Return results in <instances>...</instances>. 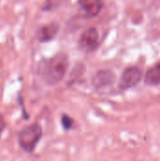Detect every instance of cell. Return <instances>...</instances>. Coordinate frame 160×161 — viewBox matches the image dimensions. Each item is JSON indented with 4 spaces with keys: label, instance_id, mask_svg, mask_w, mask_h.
<instances>
[{
    "label": "cell",
    "instance_id": "cell-8",
    "mask_svg": "<svg viewBox=\"0 0 160 161\" xmlns=\"http://www.w3.org/2000/svg\"><path fill=\"white\" fill-rule=\"evenodd\" d=\"M144 82L148 86L160 85V61L148 70L144 77Z\"/></svg>",
    "mask_w": 160,
    "mask_h": 161
},
{
    "label": "cell",
    "instance_id": "cell-7",
    "mask_svg": "<svg viewBox=\"0 0 160 161\" xmlns=\"http://www.w3.org/2000/svg\"><path fill=\"white\" fill-rule=\"evenodd\" d=\"M58 30H59V25L55 22L44 25L37 30L36 33L37 40L42 43L51 42L56 38V36L58 33Z\"/></svg>",
    "mask_w": 160,
    "mask_h": 161
},
{
    "label": "cell",
    "instance_id": "cell-6",
    "mask_svg": "<svg viewBox=\"0 0 160 161\" xmlns=\"http://www.w3.org/2000/svg\"><path fill=\"white\" fill-rule=\"evenodd\" d=\"M77 5L84 14L90 18L98 16L104 7L103 0H77Z\"/></svg>",
    "mask_w": 160,
    "mask_h": 161
},
{
    "label": "cell",
    "instance_id": "cell-11",
    "mask_svg": "<svg viewBox=\"0 0 160 161\" xmlns=\"http://www.w3.org/2000/svg\"><path fill=\"white\" fill-rule=\"evenodd\" d=\"M5 127H6V122L4 120L3 116L0 115V136H1V134L3 132V130L5 129Z\"/></svg>",
    "mask_w": 160,
    "mask_h": 161
},
{
    "label": "cell",
    "instance_id": "cell-9",
    "mask_svg": "<svg viewBox=\"0 0 160 161\" xmlns=\"http://www.w3.org/2000/svg\"><path fill=\"white\" fill-rule=\"evenodd\" d=\"M67 0H44L43 10L53 11L60 8Z\"/></svg>",
    "mask_w": 160,
    "mask_h": 161
},
{
    "label": "cell",
    "instance_id": "cell-4",
    "mask_svg": "<svg viewBox=\"0 0 160 161\" xmlns=\"http://www.w3.org/2000/svg\"><path fill=\"white\" fill-rule=\"evenodd\" d=\"M141 71L138 67L126 68L122 74L119 82V89L125 91L137 86L141 79Z\"/></svg>",
    "mask_w": 160,
    "mask_h": 161
},
{
    "label": "cell",
    "instance_id": "cell-5",
    "mask_svg": "<svg viewBox=\"0 0 160 161\" xmlns=\"http://www.w3.org/2000/svg\"><path fill=\"white\" fill-rule=\"evenodd\" d=\"M115 81V75L109 70H100L92 77L91 84L96 90L111 86Z\"/></svg>",
    "mask_w": 160,
    "mask_h": 161
},
{
    "label": "cell",
    "instance_id": "cell-2",
    "mask_svg": "<svg viewBox=\"0 0 160 161\" xmlns=\"http://www.w3.org/2000/svg\"><path fill=\"white\" fill-rule=\"evenodd\" d=\"M42 138V127L40 124L34 123L21 128L17 135L20 148L25 153L31 154L36 149Z\"/></svg>",
    "mask_w": 160,
    "mask_h": 161
},
{
    "label": "cell",
    "instance_id": "cell-3",
    "mask_svg": "<svg viewBox=\"0 0 160 161\" xmlns=\"http://www.w3.org/2000/svg\"><path fill=\"white\" fill-rule=\"evenodd\" d=\"M99 46V33L95 27L84 30L78 40V47L84 53H92Z\"/></svg>",
    "mask_w": 160,
    "mask_h": 161
},
{
    "label": "cell",
    "instance_id": "cell-1",
    "mask_svg": "<svg viewBox=\"0 0 160 161\" xmlns=\"http://www.w3.org/2000/svg\"><path fill=\"white\" fill-rule=\"evenodd\" d=\"M69 67V58L64 53L43 59L38 66V74L47 86L58 85L65 76Z\"/></svg>",
    "mask_w": 160,
    "mask_h": 161
},
{
    "label": "cell",
    "instance_id": "cell-10",
    "mask_svg": "<svg viewBox=\"0 0 160 161\" xmlns=\"http://www.w3.org/2000/svg\"><path fill=\"white\" fill-rule=\"evenodd\" d=\"M60 122H61V126L65 131L71 130L74 125V120L71 116H69L67 114H62L61 115Z\"/></svg>",
    "mask_w": 160,
    "mask_h": 161
}]
</instances>
